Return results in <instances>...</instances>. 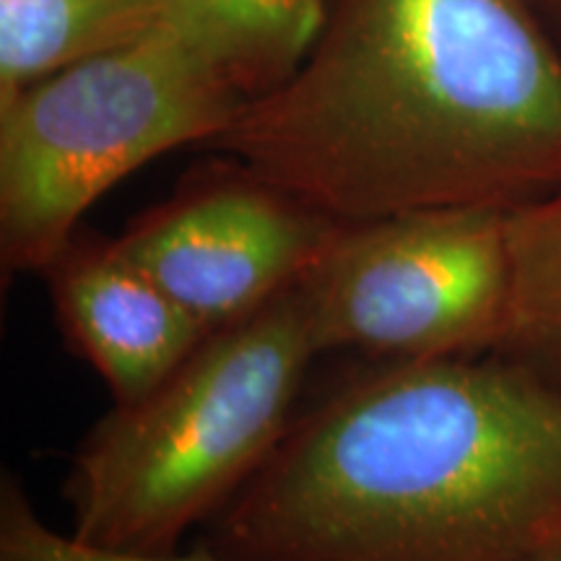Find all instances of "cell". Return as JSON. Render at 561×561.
<instances>
[{
    "instance_id": "1",
    "label": "cell",
    "mask_w": 561,
    "mask_h": 561,
    "mask_svg": "<svg viewBox=\"0 0 561 561\" xmlns=\"http://www.w3.org/2000/svg\"><path fill=\"white\" fill-rule=\"evenodd\" d=\"M208 146L343 224L515 210L561 187V47L536 0H331Z\"/></svg>"
},
{
    "instance_id": "2",
    "label": "cell",
    "mask_w": 561,
    "mask_h": 561,
    "mask_svg": "<svg viewBox=\"0 0 561 561\" xmlns=\"http://www.w3.org/2000/svg\"><path fill=\"white\" fill-rule=\"evenodd\" d=\"M561 543V388L500 354L385 362L294 419L206 523L224 561H520Z\"/></svg>"
},
{
    "instance_id": "3",
    "label": "cell",
    "mask_w": 561,
    "mask_h": 561,
    "mask_svg": "<svg viewBox=\"0 0 561 561\" xmlns=\"http://www.w3.org/2000/svg\"><path fill=\"white\" fill-rule=\"evenodd\" d=\"M314 356L297 286L210 333L159 388L115 405L83 439L66 479L70 536L172 553L276 453Z\"/></svg>"
},
{
    "instance_id": "4",
    "label": "cell",
    "mask_w": 561,
    "mask_h": 561,
    "mask_svg": "<svg viewBox=\"0 0 561 561\" xmlns=\"http://www.w3.org/2000/svg\"><path fill=\"white\" fill-rule=\"evenodd\" d=\"M244 107L164 24L0 102L3 271H45L112 185L178 146L210 144Z\"/></svg>"
},
{
    "instance_id": "5",
    "label": "cell",
    "mask_w": 561,
    "mask_h": 561,
    "mask_svg": "<svg viewBox=\"0 0 561 561\" xmlns=\"http://www.w3.org/2000/svg\"><path fill=\"white\" fill-rule=\"evenodd\" d=\"M507 214L434 208L341 224L294 284L320 354H494L510 312Z\"/></svg>"
},
{
    "instance_id": "6",
    "label": "cell",
    "mask_w": 561,
    "mask_h": 561,
    "mask_svg": "<svg viewBox=\"0 0 561 561\" xmlns=\"http://www.w3.org/2000/svg\"><path fill=\"white\" fill-rule=\"evenodd\" d=\"M341 224L227 157L117 242L210 335L291 289Z\"/></svg>"
},
{
    "instance_id": "7",
    "label": "cell",
    "mask_w": 561,
    "mask_h": 561,
    "mask_svg": "<svg viewBox=\"0 0 561 561\" xmlns=\"http://www.w3.org/2000/svg\"><path fill=\"white\" fill-rule=\"evenodd\" d=\"M42 276L70 351L96 369L115 405L149 396L208 339L117 240L76 231Z\"/></svg>"
},
{
    "instance_id": "8",
    "label": "cell",
    "mask_w": 561,
    "mask_h": 561,
    "mask_svg": "<svg viewBox=\"0 0 561 561\" xmlns=\"http://www.w3.org/2000/svg\"><path fill=\"white\" fill-rule=\"evenodd\" d=\"M328 9L331 0H172L161 24L252 104L301 66Z\"/></svg>"
},
{
    "instance_id": "9",
    "label": "cell",
    "mask_w": 561,
    "mask_h": 561,
    "mask_svg": "<svg viewBox=\"0 0 561 561\" xmlns=\"http://www.w3.org/2000/svg\"><path fill=\"white\" fill-rule=\"evenodd\" d=\"M172 0H0V102L55 70L140 39Z\"/></svg>"
},
{
    "instance_id": "10",
    "label": "cell",
    "mask_w": 561,
    "mask_h": 561,
    "mask_svg": "<svg viewBox=\"0 0 561 561\" xmlns=\"http://www.w3.org/2000/svg\"><path fill=\"white\" fill-rule=\"evenodd\" d=\"M510 312L494 354L561 388V187L507 214Z\"/></svg>"
},
{
    "instance_id": "11",
    "label": "cell",
    "mask_w": 561,
    "mask_h": 561,
    "mask_svg": "<svg viewBox=\"0 0 561 561\" xmlns=\"http://www.w3.org/2000/svg\"><path fill=\"white\" fill-rule=\"evenodd\" d=\"M0 561H224L206 546L178 557L172 553L110 551L47 528L16 481L3 483L0 496Z\"/></svg>"
},
{
    "instance_id": "12",
    "label": "cell",
    "mask_w": 561,
    "mask_h": 561,
    "mask_svg": "<svg viewBox=\"0 0 561 561\" xmlns=\"http://www.w3.org/2000/svg\"><path fill=\"white\" fill-rule=\"evenodd\" d=\"M536 5L538 11H541L546 26L551 30L553 39H557L561 47V0H536Z\"/></svg>"
},
{
    "instance_id": "13",
    "label": "cell",
    "mask_w": 561,
    "mask_h": 561,
    "mask_svg": "<svg viewBox=\"0 0 561 561\" xmlns=\"http://www.w3.org/2000/svg\"><path fill=\"white\" fill-rule=\"evenodd\" d=\"M520 561H561V543H553L549 549L530 553V557H525Z\"/></svg>"
}]
</instances>
